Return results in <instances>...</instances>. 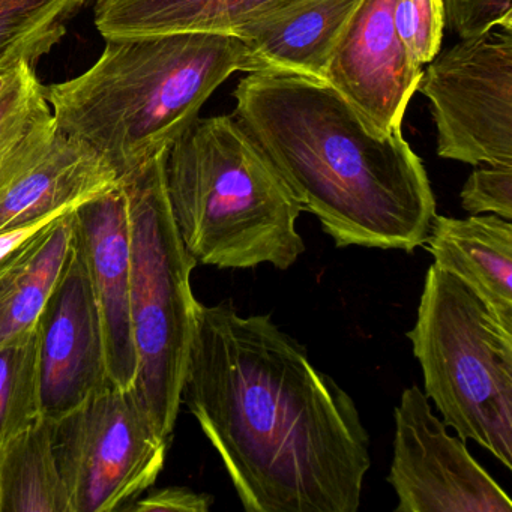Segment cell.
Returning <instances> with one entry per match:
<instances>
[{"mask_svg": "<svg viewBox=\"0 0 512 512\" xmlns=\"http://www.w3.org/2000/svg\"><path fill=\"white\" fill-rule=\"evenodd\" d=\"M182 401L245 511H358L371 466L358 407L269 314L199 302Z\"/></svg>", "mask_w": 512, "mask_h": 512, "instance_id": "1", "label": "cell"}, {"mask_svg": "<svg viewBox=\"0 0 512 512\" xmlns=\"http://www.w3.org/2000/svg\"><path fill=\"white\" fill-rule=\"evenodd\" d=\"M233 95V116L338 248L424 247L436 199L403 133H373L331 86L295 74H248Z\"/></svg>", "mask_w": 512, "mask_h": 512, "instance_id": "2", "label": "cell"}, {"mask_svg": "<svg viewBox=\"0 0 512 512\" xmlns=\"http://www.w3.org/2000/svg\"><path fill=\"white\" fill-rule=\"evenodd\" d=\"M236 71L254 68L235 35L116 38L89 70L49 86L46 97L58 130L88 143L121 181L169 151Z\"/></svg>", "mask_w": 512, "mask_h": 512, "instance_id": "3", "label": "cell"}, {"mask_svg": "<svg viewBox=\"0 0 512 512\" xmlns=\"http://www.w3.org/2000/svg\"><path fill=\"white\" fill-rule=\"evenodd\" d=\"M164 179L197 265L287 271L305 253L304 208L235 116L197 119L167 151Z\"/></svg>", "mask_w": 512, "mask_h": 512, "instance_id": "4", "label": "cell"}, {"mask_svg": "<svg viewBox=\"0 0 512 512\" xmlns=\"http://www.w3.org/2000/svg\"><path fill=\"white\" fill-rule=\"evenodd\" d=\"M407 338L443 424L511 470L512 329L460 278L431 265Z\"/></svg>", "mask_w": 512, "mask_h": 512, "instance_id": "5", "label": "cell"}, {"mask_svg": "<svg viewBox=\"0 0 512 512\" xmlns=\"http://www.w3.org/2000/svg\"><path fill=\"white\" fill-rule=\"evenodd\" d=\"M166 155L121 182L130 205L131 320L139 361L133 391L155 430L170 442L199 301L191 289L197 263L182 242L167 197Z\"/></svg>", "mask_w": 512, "mask_h": 512, "instance_id": "6", "label": "cell"}, {"mask_svg": "<svg viewBox=\"0 0 512 512\" xmlns=\"http://www.w3.org/2000/svg\"><path fill=\"white\" fill-rule=\"evenodd\" d=\"M53 452L71 512L125 511L157 482L169 440L133 389L107 386L52 422Z\"/></svg>", "mask_w": 512, "mask_h": 512, "instance_id": "7", "label": "cell"}, {"mask_svg": "<svg viewBox=\"0 0 512 512\" xmlns=\"http://www.w3.org/2000/svg\"><path fill=\"white\" fill-rule=\"evenodd\" d=\"M437 155L481 166L512 164V31L461 40L422 71Z\"/></svg>", "mask_w": 512, "mask_h": 512, "instance_id": "8", "label": "cell"}, {"mask_svg": "<svg viewBox=\"0 0 512 512\" xmlns=\"http://www.w3.org/2000/svg\"><path fill=\"white\" fill-rule=\"evenodd\" d=\"M394 452L388 482L395 512H511V497L451 436L418 385L394 409Z\"/></svg>", "mask_w": 512, "mask_h": 512, "instance_id": "9", "label": "cell"}, {"mask_svg": "<svg viewBox=\"0 0 512 512\" xmlns=\"http://www.w3.org/2000/svg\"><path fill=\"white\" fill-rule=\"evenodd\" d=\"M37 331L41 418L58 421L112 385L100 310L76 238Z\"/></svg>", "mask_w": 512, "mask_h": 512, "instance_id": "10", "label": "cell"}, {"mask_svg": "<svg viewBox=\"0 0 512 512\" xmlns=\"http://www.w3.org/2000/svg\"><path fill=\"white\" fill-rule=\"evenodd\" d=\"M395 0H362L338 40L326 70L331 86L379 136L403 133L407 106L422 67L398 37Z\"/></svg>", "mask_w": 512, "mask_h": 512, "instance_id": "11", "label": "cell"}, {"mask_svg": "<svg viewBox=\"0 0 512 512\" xmlns=\"http://www.w3.org/2000/svg\"><path fill=\"white\" fill-rule=\"evenodd\" d=\"M74 238L100 310L110 382L130 391L136 385L139 361L131 320L130 205L121 181L77 206Z\"/></svg>", "mask_w": 512, "mask_h": 512, "instance_id": "12", "label": "cell"}, {"mask_svg": "<svg viewBox=\"0 0 512 512\" xmlns=\"http://www.w3.org/2000/svg\"><path fill=\"white\" fill-rule=\"evenodd\" d=\"M118 182L94 148L58 130L49 149L0 193V232L67 214Z\"/></svg>", "mask_w": 512, "mask_h": 512, "instance_id": "13", "label": "cell"}, {"mask_svg": "<svg viewBox=\"0 0 512 512\" xmlns=\"http://www.w3.org/2000/svg\"><path fill=\"white\" fill-rule=\"evenodd\" d=\"M304 0H97L95 26L104 40L173 34L238 37L248 26Z\"/></svg>", "mask_w": 512, "mask_h": 512, "instance_id": "14", "label": "cell"}, {"mask_svg": "<svg viewBox=\"0 0 512 512\" xmlns=\"http://www.w3.org/2000/svg\"><path fill=\"white\" fill-rule=\"evenodd\" d=\"M362 0H304L238 35L253 73L295 74L325 83L338 40Z\"/></svg>", "mask_w": 512, "mask_h": 512, "instance_id": "15", "label": "cell"}, {"mask_svg": "<svg viewBox=\"0 0 512 512\" xmlns=\"http://www.w3.org/2000/svg\"><path fill=\"white\" fill-rule=\"evenodd\" d=\"M424 247L512 329V224L494 214L436 215Z\"/></svg>", "mask_w": 512, "mask_h": 512, "instance_id": "16", "label": "cell"}, {"mask_svg": "<svg viewBox=\"0 0 512 512\" xmlns=\"http://www.w3.org/2000/svg\"><path fill=\"white\" fill-rule=\"evenodd\" d=\"M74 211L0 260V347L37 328L73 245Z\"/></svg>", "mask_w": 512, "mask_h": 512, "instance_id": "17", "label": "cell"}, {"mask_svg": "<svg viewBox=\"0 0 512 512\" xmlns=\"http://www.w3.org/2000/svg\"><path fill=\"white\" fill-rule=\"evenodd\" d=\"M0 512H71L49 419H38L0 452Z\"/></svg>", "mask_w": 512, "mask_h": 512, "instance_id": "18", "label": "cell"}, {"mask_svg": "<svg viewBox=\"0 0 512 512\" xmlns=\"http://www.w3.org/2000/svg\"><path fill=\"white\" fill-rule=\"evenodd\" d=\"M56 133L46 88L34 65L26 64L16 85L0 100V193L49 149Z\"/></svg>", "mask_w": 512, "mask_h": 512, "instance_id": "19", "label": "cell"}, {"mask_svg": "<svg viewBox=\"0 0 512 512\" xmlns=\"http://www.w3.org/2000/svg\"><path fill=\"white\" fill-rule=\"evenodd\" d=\"M89 0H0V65H34L67 34Z\"/></svg>", "mask_w": 512, "mask_h": 512, "instance_id": "20", "label": "cell"}, {"mask_svg": "<svg viewBox=\"0 0 512 512\" xmlns=\"http://www.w3.org/2000/svg\"><path fill=\"white\" fill-rule=\"evenodd\" d=\"M41 418L37 328L0 347V452Z\"/></svg>", "mask_w": 512, "mask_h": 512, "instance_id": "21", "label": "cell"}, {"mask_svg": "<svg viewBox=\"0 0 512 512\" xmlns=\"http://www.w3.org/2000/svg\"><path fill=\"white\" fill-rule=\"evenodd\" d=\"M394 23L416 64H430L439 55L445 29L443 0H395Z\"/></svg>", "mask_w": 512, "mask_h": 512, "instance_id": "22", "label": "cell"}, {"mask_svg": "<svg viewBox=\"0 0 512 512\" xmlns=\"http://www.w3.org/2000/svg\"><path fill=\"white\" fill-rule=\"evenodd\" d=\"M482 166V164H481ZM461 206L476 214L512 218V164H484L473 170L460 193Z\"/></svg>", "mask_w": 512, "mask_h": 512, "instance_id": "23", "label": "cell"}, {"mask_svg": "<svg viewBox=\"0 0 512 512\" xmlns=\"http://www.w3.org/2000/svg\"><path fill=\"white\" fill-rule=\"evenodd\" d=\"M445 25L461 40L487 35L491 29L512 31V0H443Z\"/></svg>", "mask_w": 512, "mask_h": 512, "instance_id": "24", "label": "cell"}, {"mask_svg": "<svg viewBox=\"0 0 512 512\" xmlns=\"http://www.w3.org/2000/svg\"><path fill=\"white\" fill-rule=\"evenodd\" d=\"M214 497L187 487H167L134 500L125 511L136 512H208Z\"/></svg>", "mask_w": 512, "mask_h": 512, "instance_id": "25", "label": "cell"}, {"mask_svg": "<svg viewBox=\"0 0 512 512\" xmlns=\"http://www.w3.org/2000/svg\"><path fill=\"white\" fill-rule=\"evenodd\" d=\"M61 217V215H59ZM59 217L43 218V220L34 221L26 226L14 227V229L2 230L0 232V260L10 256L17 248L34 238L35 235L46 229L52 221Z\"/></svg>", "mask_w": 512, "mask_h": 512, "instance_id": "26", "label": "cell"}, {"mask_svg": "<svg viewBox=\"0 0 512 512\" xmlns=\"http://www.w3.org/2000/svg\"><path fill=\"white\" fill-rule=\"evenodd\" d=\"M26 64L29 62L20 61L14 62V64L0 65V100L16 85Z\"/></svg>", "mask_w": 512, "mask_h": 512, "instance_id": "27", "label": "cell"}]
</instances>
